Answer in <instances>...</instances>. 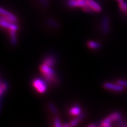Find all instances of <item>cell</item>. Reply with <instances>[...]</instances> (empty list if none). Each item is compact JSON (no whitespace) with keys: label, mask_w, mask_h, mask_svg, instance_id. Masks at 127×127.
Segmentation results:
<instances>
[{"label":"cell","mask_w":127,"mask_h":127,"mask_svg":"<svg viewBox=\"0 0 127 127\" xmlns=\"http://www.w3.org/2000/svg\"><path fill=\"white\" fill-rule=\"evenodd\" d=\"M52 68L53 67L47 65L43 63L39 66V70L44 78L46 81L51 83L57 82V81L56 73Z\"/></svg>","instance_id":"1"},{"label":"cell","mask_w":127,"mask_h":127,"mask_svg":"<svg viewBox=\"0 0 127 127\" xmlns=\"http://www.w3.org/2000/svg\"><path fill=\"white\" fill-rule=\"evenodd\" d=\"M34 88L39 94H44L47 91L48 87L47 81L40 78H35L32 81Z\"/></svg>","instance_id":"2"},{"label":"cell","mask_w":127,"mask_h":127,"mask_svg":"<svg viewBox=\"0 0 127 127\" xmlns=\"http://www.w3.org/2000/svg\"><path fill=\"white\" fill-rule=\"evenodd\" d=\"M0 27L8 30V31L13 30L17 31L19 30V27L17 24L11 22L7 18L2 15H0Z\"/></svg>","instance_id":"3"},{"label":"cell","mask_w":127,"mask_h":127,"mask_svg":"<svg viewBox=\"0 0 127 127\" xmlns=\"http://www.w3.org/2000/svg\"><path fill=\"white\" fill-rule=\"evenodd\" d=\"M103 87L107 90H111L115 92H121L124 90V87L121 86L120 84L117 83H112V82H105L103 84Z\"/></svg>","instance_id":"4"},{"label":"cell","mask_w":127,"mask_h":127,"mask_svg":"<svg viewBox=\"0 0 127 127\" xmlns=\"http://www.w3.org/2000/svg\"><path fill=\"white\" fill-rule=\"evenodd\" d=\"M0 15H2L3 17L7 18L9 21L12 23H17L18 21V18L15 15L12 14L11 12H9L7 9L3 8L0 7Z\"/></svg>","instance_id":"5"},{"label":"cell","mask_w":127,"mask_h":127,"mask_svg":"<svg viewBox=\"0 0 127 127\" xmlns=\"http://www.w3.org/2000/svg\"><path fill=\"white\" fill-rule=\"evenodd\" d=\"M101 28L103 33L105 34H108L109 32V20L107 15L103 17L101 22Z\"/></svg>","instance_id":"6"},{"label":"cell","mask_w":127,"mask_h":127,"mask_svg":"<svg viewBox=\"0 0 127 127\" xmlns=\"http://www.w3.org/2000/svg\"><path fill=\"white\" fill-rule=\"evenodd\" d=\"M67 5L70 7H81L87 5L86 0H68Z\"/></svg>","instance_id":"7"},{"label":"cell","mask_w":127,"mask_h":127,"mask_svg":"<svg viewBox=\"0 0 127 127\" xmlns=\"http://www.w3.org/2000/svg\"><path fill=\"white\" fill-rule=\"evenodd\" d=\"M87 4L91 7L93 11L95 12H100L102 11V7L95 0H86Z\"/></svg>","instance_id":"8"},{"label":"cell","mask_w":127,"mask_h":127,"mask_svg":"<svg viewBox=\"0 0 127 127\" xmlns=\"http://www.w3.org/2000/svg\"><path fill=\"white\" fill-rule=\"evenodd\" d=\"M56 58L53 55H48L43 60V64L47 65L53 67L56 64Z\"/></svg>","instance_id":"9"},{"label":"cell","mask_w":127,"mask_h":127,"mask_svg":"<svg viewBox=\"0 0 127 127\" xmlns=\"http://www.w3.org/2000/svg\"><path fill=\"white\" fill-rule=\"evenodd\" d=\"M69 113L72 116H78L81 114V108L79 105H75L69 109Z\"/></svg>","instance_id":"10"},{"label":"cell","mask_w":127,"mask_h":127,"mask_svg":"<svg viewBox=\"0 0 127 127\" xmlns=\"http://www.w3.org/2000/svg\"><path fill=\"white\" fill-rule=\"evenodd\" d=\"M85 114L84 113H81L80 115L77 116V118L73 119L72 121H71L70 123H69V125H70V127H75L76 125H77L81 121L85 118Z\"/></svg>","instance_id":"11"},{"label":"cell","mask_w":127,"mask_h":127,"mask_svg":"<svg viewBox=\"0 0 127 127\" xmlns=\"http://www.w3.org/2000/svg\"><path fill=\"white\" fill-rule=\"evenodd\" d=\"M16 31L13 30H10L9 31V36H10V41L12 45L15 46L17 44V34H16Z\"/></svg>","instance_id":"12"},{"label":"cell","mask_w":127,"mask_h":127,"mask_svg":"<svg viewBox=\"0 0 127 127\" xmlns=\"http://www.w3.org/2000/svg\"><path fill=\"white\" fill-rule=\"evenodd\" d=\"M87 46L88 48L92 50H98V49L100 48L101 47V45L98 42L94 41H89L87 42Z\"/></svg>","instance_id":"13"},{"label":"cell","mask_w":127,"mask_h":127,"mask_svg":"<svg viewBox=\"0 0 127 127\" xmlns=\"http://www.w3.org/2000/svg\"><path fill=\"white\" fill-rule=\"evenodd\" d=\"M112 120L109 116L106 117L102 121H101V125L103 127H111V123H112Z\"/></svg>","instance_id":"14"},{"label":"cell","mask_w":127,"mask_h":127,"mask_svg":"<svg viewBox=\"0 0 127 127\" xmlns=\"http://www.w3.org/2000/svg\"><path fill=\"white\" fill-rule=\"evenodd\" d=\"M112 121H118L120 120V119L121 118V115L120 112H115L114 113L111 114L110 115H109Z\"/></svg>","instance_id":"15"},{"label":"cell","mask_w":127,"mask_h":127,"mask_svg":"<svg viewBox=\"0 0 127 127\" xmlns=\"http://www.w3.org/2000/svg\"><path fill=\"white\" fill-rule=\"evenodd\" d=\"M47 23L52 28H57L59 27V24L57 21L53 20V19H48Z\"/></svg>","instance_id":"16"},{"label":"cell","mask_w":127,"mask_h":127,"mask_svg":"<svg viewBox=\"0 0 127 127\" xmlns=\"http://www.w3.org/2000/svg\"><path fill=\"white\" fill-rule=\"evenodd\" d=\"M119 7L123 12L127 14V2L124 1L119 2Z\"/></svg>","instance_id":"17"},{"label":"cell","mask_w":127,"mask_h":127,"mask_svg":"<svg viewBox=\"0 0 127 127\" xmlns=\"http://www.w3.org/2000/svg\"><path fill=\"white\" fill-rule=\"evenodd\" d=\"M48 108L50 109V110L51 111L52 113H53L55 115H57L58 114V110H57V108L55 106V105L52 102H50L48 104Z\"/></svg>","instance_id":"18"},{"label":"cell","mask_w":127,"mask_h":127,"mask_svg":"<svg viewBox=\"0 0 127 127\" xmlns=\"http://www.w3.org/2000/svg\"><path fill=\"white\" fill-rule=\"evenodd\" d=\"M62 125H63V124H61V120H60L59 117H55L54 120V126L55 127H62Z\"/></svg>","instance_id":"19"},{"label":"cell","mask_w":127,"mask_h":127,"mask_svg":"<svg viewBox=\"0 0 127 127\" xmlns=\"http://www.w3.org/2000/svg\"><path fill=\"white\" fill-rule=\"evenodd\" d=\"M82 10L84 11H85L86 12H88V13H89V12H90V13H91V12H93V9L91 8V7H90V6L87 5H87H85L84 7H82Z\"/></svg>","instance_id":"20"},{"label":"cell","mask_w":127,"mask_h":127,"mask_svg":"<svg viewBox=\"0 0 127 127\" xmlns=\"http://www.w3.org/2000/svg\"><path fill=\"white\" fill-rule=\"evenodd\" d=\"M118 84L121 85L124 87H127V81L125 80H122V79H119L117 81Z\"/></svg>","instance_id":"21"},{"label":"cell","mask_w":127,"mask_h":127,"mask_svg":"<svg viewBox=\"0 0 127 127\" xmlns=\"http://www.w3.org/2000/svg\"><path fill=\"white\" fill-rule=\"evenodd\" d=\"M38 1H39V2L42 5L45 6V7H48L49 2H48V0H38Z\"/></svg>","instance_id":"22"},{"label":"cell","mask_w":127,"mask_h":127,"mask_svg":"<svg viewBox=\"0 0 127 127\" xmlns=\"http://www.w3.org/2000/svg\"><path fill=\"white\" fill-rule=\"evenodd\" d=\"M62 127H70V125H69V124H63Z\"/></svg>","instance_id":"23"},{"label":"cell","mask_w":127,"mask_h":127,"mask_svg":"<svg viewBox=\"0 0 127 127\" xmlns=\"http://www.w3.org/2000/svg\"><path fill=\"white\" fill-rule=\"evenodd\" d=\"M88 127H96V125H95L94 124H92L88 125Z\"/></svg>","instance_id":"24"},{"label":"cell","mask_w":127,"mask_h":127,"mask_svg":"<svg viewBox=\"0 0 127 127\" xmlns=\"http://www.w3.org/2000/svg\"><path fill=\"white\" fill-rule=\"evenodd\" d=\"M117 1H118V2H122V1H123L124 0H117Z\"/></svg>","instance_id":"25"}]
</instances>
